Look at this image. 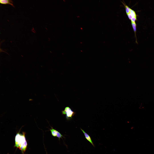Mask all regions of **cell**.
Instances as JSON below:
<instances>
[{
    "instance_id": "6da1fadb",
    "label": "cell",
    "mask_w": 154,
    "mask_h": 154,
    "mask_svg": "<svg viewBox=\"0 0 154 154\" xmlns=\"http://www.w3.org/2000/svg\"><path fill=\"white\" fill-rule=\"evenodd\" d=\"M45 8L39 1L31 0H1L0 10L13 15L32 14L45 22Z\"/></svg>"
}]
</instances>
